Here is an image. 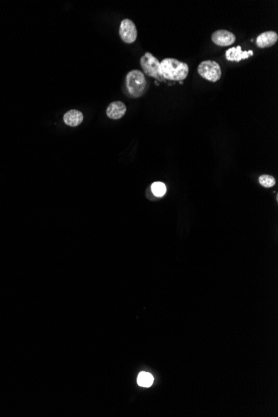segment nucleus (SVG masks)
I'll return each mask as SVG.
<instances>
[{
  "label": "nucleus",
  "mask_w": 278,
  "mask_h": 417,
  "mask_svg": "<svg viewBox=\"0 0 278 417\" xmlns=\"http://www.w3.org/2000/svg\"><path fill=\"white\" fill-rule=\"evenodd\" d=\"M188 73V65L179 60L167 58L160 62V75L167 80H184Z\"/></svg>",
  "instance_id": "obj_1"
},
{
  "label": "nucleus",
  "mask_w": 278,
  "mask_h": 417,
  "mask_svg": "<svg viewBox=\"0 0 278 417\" xmlns=\"http://www.w3.org/2000/svg\"><path fill=\"white\" fill-rule=\"evenodd\" d=\"M126 86L127 91L133 98H140L146 92L147 79L139 70H132L126 76Z\"/></svg>",
  "instance_id": "obj_2"
},
{
  "label": "nucleus",
  "mask_w": 278,
  "mask_h": 417,
  "mask_svg": "<svg viewBox=\"0 0 278 417\" xmlns=\"http://www.w3.org/2000/svg\"><path fill=\"white\" fill-rule=\"evenodd\" d=\"M198 74L207 80L215 83L221 78L222 69L219 62L206 60L200 62L198 67Z\"/></svg>",
  "instance_id": "obj_3"
},
{
  "label": "nucleus",
  "mask_w": 278,
  "mask_h": 417,
  "mask_svg": "<svg viewBox=\"0 0 278 417\" xmlns=\"http://www.w3.org/2000/svg\"><path fill=\"white\" fill-rule=\"evenodd\" d=\"M141 67L147 75L162 80L160 75V62L151 53H146L140 60Z\"/></svg>",
  "instance_id": "obj_4"
},
{
  "label": "nucleus",
  "mask_w": 278,
  "mask_h": 417,
  "mask_svg": "<svg viewBox=\"0 0 278 417\" xmlns=\"http://www.w3.org/2000/svg\"><path fill=\"white\" fill-rule=\"evenodd\" d=\"M119 35L122 41L126 44H133L138 37V30L133 21L126 18L121 22Z\"/></svg>",
  "instance_id": "obj_5"
},
{
  "label": "nucleus",
  "mask_w": 278,
  "mask_h": 417,
  "mask_svg": "<svg viewBox=\"0 0 278 417\" xmlns=\"http://www.w3.org/2000/svg\"><path fill=\"white\" fill-rule=\"evenodd\" d=\"M212 40L213 43L218 45V46H221V47H226L233 44L236 41V36L233 33L228 31V30H225V29H220V30H217L212 34Z\"/></svg>",
  "instance_id": "obj_6"
},
{
  "label": "nucleus",
  "mask_w": 278,
  "mask_h": 417,
  "mask_svg": "<svg viewBox=\"0 0 278 417\" xmlns=\"http://www.w3.org/2000/svg\"><path fill=\"white\" fill-rule=\"evenodd\" d=\"M127 112V107L122 102H112L107 108V116L111 119H119L124 116Z\"/></svg>",
  "instance_id": "obj_7"
},
{
  "label": "nucleus",
  "mask_w": 278,
  "mask_h": 417,
  "mask_svg": "<svg viewBox=\"0 0 278 417\" xmlns=\"http://www.w3.org/2000/svg\"><path fill=\"white\" fill-rule=\"evenodd\" d=\"M278 40V35L276 32L267 31L258 35L256 40V44L258 48L266 49V48H270L275 45Z\"/></svg>",
  "instance_id": "obj_8"
},
{
  "label": "nucleus",
  "mask_w": 278,
  "mask_h": 417,
  "mask_svg": "<svg viewBox=\"0 0 278 417\" xmlns=\"http://www.w3.org/2000/svg\"><path fill=\"white\" fill-rule=\"evenodd\" d=\"M253 54L254 53L252 50L243 52L241 46H237V47L231 48L226 50V59L231 62H240L242 60L252 57L253 56Z\"/></svg>",
  "instance_id": "obj_9"
},
{
  "label": "nucleus",
  "mask_w": 278,
  "mask_h": 417,
  "mask_svg": "<svg viewBox=\"0 0 278 417\" xmlns=\"http://www.w3.org/2000/svg\"><path fill=\"white\" fill-rule=\"evenodd\" d=\"M83 114L78 110L72 109L67 112L63 116V121L70 127H77L83 122Z\"/></svg>",
  "instance_id": "obj_10"
},
{
  "label": "nucleus",
  "mask_w": 278,
  "mask_h": 417,
  "mask_svg": "<svg viewBox=\"0 0 278 417\" xmlns=\"http://www.w3.org/2000/svg\"><path fill=\"white\" fill-rule=\"evenodd\" d=\"M154 376L148 372L143 371L138 376V384L142 387H150L154 383Z\"/></svg>",
  "instance_id": "obj_11"
},
{
  "label": "nucleus",
  "mask_w": 278,
  "mask_h": 417,
  "mask_svg": "<svg viewBox=\"0 0 278 417\" xmlns=\"http://www.w3.org/2000/svg\"><path fill=\"white\" fill-rule=\"evenodd\" d=\"M151 189L152 192L158 197H164L167 192L165 184L161 181H156L152 184Z\"/></svg>",
  "instance_id": "obj_12"
},
{
  "label": "nucleus",
  "mask_w": 278,
  "mask_h": 417,
  "mask_svg": "<svg viewBox=\"0 0 278 417\" xmlns=\"http://www.w3.org/2000/svg\"><path fill=\"white\" fill-rule=\"evenodd\" d=\"M259 182L264 187H272L275 185L276 180L273 176L270 175H262L259 178Z\"/></svg>",
  "instance_id": "obj_13"
}]
</instances>
